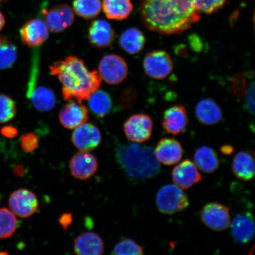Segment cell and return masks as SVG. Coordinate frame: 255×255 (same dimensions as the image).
Returning a JSON list of instances; mask_svg holds the SVG:
<instances>
[{"label":"cell","instance_id":"obj_1","mask_svg":"<svg viewBox=\"0 0 255 255\" xmlns=\"http://www.w3.org/2000/svg\"><path fill=\"white\" fill-rule=\"evenodd\" d=\"M140 15L148 29L169 35L182 33L200 19L193 0H141Z\"/></svg>","mask_w":255,"mask_h":255},{"label":"cell","instance_id":"obj_2","mask_svg":"<svg viewBox=\"0 0 255 255\" xmlns=\"http://www.w3.org/2000/svg\"><path fill=\"white\" fill-rule=\"evenodd\" d=\"M50 72L57 76L62 84L65 101L81 104L88 100L100 88L102 78L97 71H89L84 61L75 56H69L50 66Z\"/></svg>","mask_w":255,"mask_h":255},{"label":"cell","instance_id":"obj_3","mask_svg":"<svg viewBox=\"0 0 255 255\" xmlns=\"http://www.w3.org/2000/svg\"><path fill=\"white\" fill-rule=\"evenodd\" d=\"M116 154L121 167L133 179H148L160 173V165L150 146L136 143L120 145L117 147Z\"/></svg>","mask_w":255,"mask_h":255},{"label":"cell","instance_id":"obj_4","mask_svg":"<svg viewBox=\"0 0 255 255\" xmlns=\"http://www.w3.org/2000/svg\"><path fill=\"white\" fill-rule=\"evenodd\" d=\"M189 205V197L176 185H165L156 196V205L159 211L165 215H171L182 212Z\"/></svg>","mask_w":255,"mask_h":255},{"label":"cell","instance_id":"obj_5","mask_svg":"<svg viewBox=\"0 0 255 255\" xmlns=\"http://www.w3.org/2000/svg\"><path fill=\"white\" fill-rule=\"evenodd\" d=\"M143 68L149 77L161 80L171 74L173 70V63L170 56L165 51L154 50L145 56Z\"/></svg>","mask_w":255,"mask_h":255},{"label":"cell","instance_id":"obj_6","mask_svg":"<svg viewBox=\"0 0 255 255\" xmlns=\"http://www.w3.org/2000/svg\"><path fill=\"white\" fill-rule=\"evenodd\" d=\"M200 216L204 224L213 231H224L231 225L230 210L223 204H207L201 210Z\"/></svg>","mask_w":255,"mask_h":255},{"label":"cell","instance_id":"obj_7","mask_svg":"<svg viewBox=\"0 0 255 255\" xmlns=\"http://www.w3.org/2000/svg\"><path fill=\"white\" fill-rule=\"evenodd\" d=\"M153 129V121L144 114L133 115L124 125V131L129 141L142 143L150 139Z\"/></svg>","mask_w":255,"mask_h":255},{"label":"cell","instance_id":"obj_8","mask_svg":"<svg viewBox=\"0 0 255 255\" xmlns=\"http://www.w3.org/2000/svg\"><path fill=\"white\" fill-rule=\"evenodd\" d=\"M99 73L101 78L108 84L115 85L125 80L128 70L126 62L122 57L117 55H108L101 60Z\"/></svg>","mask_w":255,"mask_h":255},{"label":"cell","instance_id":"obj_9","mask_svg":"<svg viewBox=\"0 0 255 255\" xmlns=\"http://www.w3.org/2000/svg\"><path fill=\"white\" fill-rule=\"evenodd\" d=\"M8 204L11 211L21 218H27L34 215L39 207L37 197L27 189H18L11 194Z\"/></svg>","mask_w":255,"mask_h":255},{"label":"cell","instance_id":"obj_10","mask_svg":"<svg viewBox=\"0 0 255 255\" xmlns=\"http://www.w3.org/2000/svg\"><path fill=\"white\" fill-rule=\"evenodd\" d=\"M44 21L53 33H61L71 27L75 20L72 9L67 4H59L43 11Z\"/></svg>","mask_w":255,"mask_h":255},{"label":"cell","instance_id":"obj_11","mask_svg":"<svg viewBox=\"0 0 255 255\" xmlns=\"http://www.w3.org/2000/svg\"><path fill=\"white\" fill-rule=\"evenodd\" d=\"M72 141L79 151H91L100 145L101 133L94 124L84 123L75 129L72 135Z\"/></svg>","mask_w":255,"mask_h":255},{"label":"cell","instance_id":"obj_12","mask_svg":"<svg viewBox=\"0 0 255 255\" xmlns=\"http://www.w3.org/2000/svg\"><path fill=\"white\" fill-rule=\"evenodd\" d=\"M189 118L186 108L177 105L164 112L162 119V127L164 131L173 135H180L186 131Z\"/></svg>","mask_w":255,"mask_h":255},{"label":"cell","instance_id":"obj_13","mask_svg":"<svg viewBox=\"0 0 255 255\" xmlns=\"http://www.w3.org/2000/svg\"><path fill=\"white\" fill-rule=\"evenodd\" d=\"M98 167L97 158L88 151H80L76 153L69 162L72 175L81 180H87L93 176Z\"/></svg>","mask_w":255,"mask_h":255},{"label":"cell","instance_id":"obj_14","mask_svg":"<svg viewBox=\"0 0 255 255\" xmlns=\"http://www.w3.org/2000/svg\"><path fill=\"white\" fill-rule=\"evenodd\" d=\"M172 180L177 186L186 190L199 183L202 176L194 162L186 159L173 168Z\"/></svg>","mask_w":255,"mask_h":255},{"label":"cell","instance_id":"obj_15","mask_svg":"<svg viewBox=\"0 0 255 255\" xmlns=\"http://www.w3.org/2000/svg\"><path fill=\"white\" fill-rule=\"evenodd\" d=\"M49 30L42 20L37 18L31 19L21 27L20 31L21 39L28 46H39L49 37Z\"/></svg>","mask_w":255,"mask_h":255},{"label":"cell","instance_id":"obj_16","mask_svg":"<svg viewBox=\"0 0 255 255\" xmlns=\"http://www.w3.org/2000/svg\"><path fill=\"white\" fill-rule=\"evenodd\" d=\"M157 161L162 164L173 165L180 162L183 156L181 143L174 138H163L157 143L154 150Z\"/></svg>","mask_w":255,"mask_h":255},{"label":"cell","instance_id":"obj_17","mask_svg":"<svg viewBox=\"0 0 255 255\" xmlns=\"http://www.w3.org/2000/svg\"><path fill=\"white\" fill-rule=\"evenodd\" d=\"M232 236L239 245H246L253 240L255 235V223L253 215L250 212L239 214L233 219Z\"/></svg>","mask_w":255,"mask_h":255},{"label":"cell","instance_id":"obj_18","mask_svg":"<svg viewBox=\"0 0 255 255\" xmlns=\"http://www.w3.org/2000/svg\"><path fill=\"white\" fill-rule=\"evenodd\" d=\"M73 250L79 255H101L105 251L103 239L96 233H83L74 239Z\"/></svg>","mask_w":255,"mask_h":255},{"label":"cell","instance_id":"obj_19","mask_svg":"<svg viewBox=\"0 0 255 255\" xmlns=\"http://www.w3.org/2000/svg\"><path fill=\"white\" fill-rule=\"evenodd\" d=\"M89 114L87 108L74 101L66 104L59 113V120L63 127L73 129L87 122Z\"/></svg>","mask_w":255,"mask_h":255},{"label":"cell","instance_id":"obj_20","mask_svg":"<svg viewBox=\"0 0 255 255\" xmlns=\"http://www.w3.org/2000/svg\"><path fill=\"white\" fill-rule=\"evenodd\" d=\"M116 33L108 22L104 20H94L88 30V39L92 45L106 48L113 44Z\"/></svg>","mask_w":255,"mask_h":255},{"label":"cell","instance_id":"obj_21","mask_svg":"<svg viewBox=\"0 0 255 255\" xmlns=\"http://www.w3.org/2000/svg\"><path fill=\"white\" fill-rule=\"evenodd\" d=\"M195 114L197 120L205 126H214L221 123L223 113L221 107L212 99L201 100L196 105Z\"/></svg>","mask_w":255,"mask_h":255},{"label":"cell","instance_id":"obj_22","mask_svg":"<svg viewBox=\"0 0 255 255\" xmlns=\"http://www.w3.org/2000/svg\"><path fill=\"white\" fill-rule=\"evenodd\" d=\"M232 170L239 180L244 181L253 180L255 176L254 156L247 151L239 152L233 159Z\"/></svg>","mask_w":255,"mask_h":255},{"label":"cell","instance_id":"obj_23","mask_svg":"<svg viewBox=\"0 0 255 255\" xmlns=\"http://www.w3.org/2000/svg\"><path fill=\"white\" fill-rule=\"evenodd\" d=\"M194 164L201 171L207 174L214 173L220 166L218 154L210 146H202L194 154Z\"/></svg>","mask_w":255,"mask_h":255},{"label":"cell","instance_id":"obj_24","mask_svg":"<svg viewBox=\"0 0 255 255\" xmlns=\"http://www.w3.org/2000/svg\"><path fill=\"white\" fill-rule=\"evenodd\" d=\"M146 39L144 34L138 28H128L121 35L120 45L128 53L135 55L141 52L144 48Z\"/></svg>","mask_w":255,"mask_h":255},{"label":"cell","instance_id":"obj_25","mask_svg":"<svg viewBox=\"0 0 255 255\" xmlns=\"http://www.w3.org/2000/svg\"><path fill=\"white\" fill-rule=\"evenodd\" d=\"M27 97L31 100L34 107L40 112H48L55 108L56 99L50 89L44 87L34 88Z\"/></svg>","mask_w":255,"mask_h":255},{"label":"cell","instance_id":"obj_26","mask_svg":"<svg viewBox=\"0 0 255 255\" xmlns=\"http://www.w3.org/2000/svg\"><path fill=\"white\" fill-rule=\"evenodd\" d=\"M102 7L107 17L111 20H125L133 10L130 0H104Z\"/></svg>","mask_w":255,"mask_h":255},{"label":"cell","instance_id":"obj_27","mask_svg":"<svg viewBox=\"0 0 255 255\" xmlns=\"http://www.w3.org/2000/svg\"><path fill=\"white\" fill-rule=\"evenodd\" d=\"M88 100L92 113L100 119L107 116L113 109V101L110 95L106 92L98 89Z\"/></svg>","mask_w":255,"mask_h":255},{"label":"cell","instance_id":"obj_28","mask_svg":"<svg viewBox=\"0 0 255 255\" xmlns=\"http://www.w3.org/2000/svg\"><path fill=\"white\" fill-rule=\"evenodd\" d=\"M17 58V49L15 44L7 37L0 35V70L11 68Z\"/></svg>","mask_w":255,"mask_h":255},{"label":"cell","instance_id":"obj_29","mask_svg":"<svg viewBox=\"0 0 255 255\" xmlns=\"http://www.w3.org/2000/svg\"><path fill=\"white\" fill-rule=\"evenodd\" d=\"M73 7L75 13L83 18H94L100 13L101 0H73Z\"/></svg>","mask_w":255,"mask_h":255},{"label":"cell","instance_id":"obj_30","mask_svg":"<svg viewBox=\"0 0 255 255\" xmlns=\"http://www.w3.org/2000/svg\"><path fill=\"white\" fill-rule=\"evenodd\" d=\"M17 219L11 210L0 209V239L11 237L17 228Z\"/></svg>","mask_w":255,"mask_h":255},{"label":"cell","instance_id":"obj_31","mask_svg":"<svg viewBox=\"0 0 255 255\" xmlns=\"http://www.w3.org/2000/svg\"><path fill=\"white\" fill-rule=\"evenodd\" d=\"M144 247L130 239H124L117 243L112 254L116 255H142Z\"/></svg>","mask_w":255,"mask_h":255},{"label":"cell","instance_id":"obj_32","mask_svg":"<svg viewBox=\"0 0 255 255\" xmlns=\"http://www.w3.org/2000/svg\"><path fill=\"white\" fill-rule=\"evenodd\" d=\"M17 108L15 102L7 95H0V123L11 121L16 116Z\"/></svg>","mask_w":255,"mask_h":255},{"label":"cell","instance_id":"obj_33","mask_svg":"<svg viewBox=\"0 0 255 255\" xmlns=\"http://www.w3.org/2000/svg\"><path fill=\"white\" fill-rule=\"evenodd\" d=\"M229 0H193L194 6L199 12L207 14L214 13L227 4Z\"/></svg>","mask_w":255,"mask_h":255},{"label":"cell","instance_id":"obj_34","mask_svg":"<svg viewBox=\"0 0 255 255\" xmlns=\"http://www.w3.org/2000/svg\"><path fill=\"white\" fill-rule=\"evenodd\" d=\"M233 94L237 98H244L248 88L247 76L243 72H238L233 76L231 83Z\"/></svg>","mask_w":255,"mask_h":255},{"label":"cell","instance_id":"obj_35","mask_svg":"<svg viewBox=\"0 0 255 255\" xmlns=\"http://www.w3.org/2000/svg\"><path fill=\"white\" fill-rule=\"evenodd\" d=\"M138 98V91L133 86L124 89L121 93L119 104L124 109H130L134 105Z\"/></svg>","mask_w":255,"mask_h":255},{"label":"cell","instance_id":"obj_36","mask_svg":"<svg viewBox=\"0 0 255 255\" xmlns=\"http://www.w3.org/2000/svg\"><path fill=\"white\" fill-rule=\"evenodd\" d=\"M21 146L23 151L30 153L35 150L39 145V139L34 133H27L20 138Z\"/></svg>","mask_w":255,"mask_h":255},{"label":"cell","instance_id":"obj_37","mask_svg":"<svg viewBox=\"0 0 255 255\" xmlns=\"http://www.w3.org/2000/svg\"><path fill=\"white\" fill-rule=\"evenodd\" d=\"M246 109L251 115L255 114V82H253L248 87L246 95Z\"/></svg>","mask_w":255,"mask_h":255},{"label":"cell","instance_id":"obj_38","mask_svg":"<svg viewBox=\"0 0 255 255\" xmlns=\"http://www.w3.org/2000/svg\"><path fill=\"white\" fill-rule=\"evenodd\" d=\"M73 222V216L71 213H64L59 219L60 226L65 231L68 230V228Z\"/></svg>","mask_w":255,"mask_h":255},{"label":"cell","instance_id":"obj_39","mask_svg":"<svg viewBox=\"0 0 255 255\" xmlns=\"http://www.w3.org/2000/svg\"><path fill=\"white\" fill-rule=\"evenodd\" d=\"M18 129L11 126L2 127L1 129V134L8 138H13L18 135Z\"/></svg>","mask_w":255,"mask_h":255},{"label":"cell","instance_id":"obj_40","mask_svg":"<svg viewBox=\"0 0 255 255\" xmlns=\"http://www.w3.org/2000/svg\"><path fill=\"white\" fill-rule=\"evenodd\" d=\"M221 151L223 154L230 155L234 151V147L231 145L225 144L221 146Z\"/></svg>","mask_w":255,"mask_h":255},{"label":"cell","instance_id":"obj_41","mask_svg":"<svg viewBox=\"0 0 255 255\" xmlns=\"http://www.w3.org/2000/svg\"><path fill=\"white\" fill-rule=\"evenodd\" d=\"M13 170L14 174L18 176H21L24 174V168L20 165H16Z\"/></svg>","mask_w":255,"mask_h":255},{"label":"cell","instance_id":"obj_42","mask_svg":"<svg viewBox=\"0 0 255 255\" xmlns=\"http://www.w3.org/2000/svg\"><path fill=\"white\" fill-rule=\"evenodd\" d=\"M5 23V19L4 15L2 14V12L0 11V31L4 27Z\"/></svg>","mask_w":255,"mask_h":255},{"label":"cell","instance_id":"obj_43","mask_svg":"<svg viewBox=\"0 0 255 255\" xmlns=\"http://www.w3.org/2000/svg\"><path fill=\"white\" fill-rule=\"evenodd\" d=\"M6 1H7V0H0V4H1V3L5 2Z\"/></svg>","mask_w":255,"mask_h":255},{"label":"cell","instance_id":"obj_44","mask_svg":"<svg viewBox=\"0 0 255 255\" xmlns=\"http://www.w3.org/2000/svg\"><path fill=\"white\" fill-rule=\"evenodd\" d=\"M4 254L6 255V254H8L6 253H0V255H4Z\"/></svg>","mask_w":255,"mask_h":255}]
</instances>
